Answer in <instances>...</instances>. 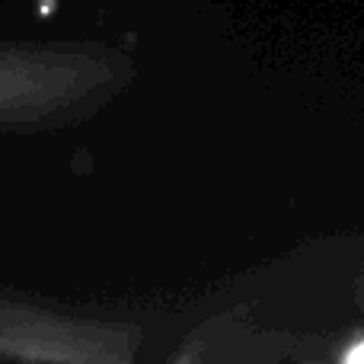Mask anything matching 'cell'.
Segmentation results:
<instances>
[{
	"mask_svg": "<svg viewBox=\"0 0 364 364\" xmlns=\"http://www.w3.org/2000/svg\"><path fill=\"white\" fill-rule=\"evenodd\" d=\"M339 358L352 361V364H364V336H355V339L339 352Z\"/></svg>",
	"mask_w": 364,
	"mask_h": 364,
	"instance_id": "obj_3",
	"label": "cell"
},
{
	"mask_svg": "<svg viewBox=\"0 0 364 364\" xmlns=\"http://www.w3.org/2000/svg\"><path fill=\"white\" fill-rule=\"evenodd\" d=\"M138 339V329L122 323L64 316L0 297V361L128 364Z\"/></svg>",
	"mask_w": 364,
	"mask_h": 364,
	"instance_id": "obj_2",
	"label": "cell"
},
{
	"mask_svg": "<svg viewBox=\"0 0 364 364\" xmlns=\"http://www.w3.org/2000/svg\"><path fill=\"white\" fill-rule=\"evenodd\" d=\"M128 77L115 51L0 45V128H45L100 106Z\"/></svg>",
	"mask_w": 364,
	"mask_h": 364,
	"instance_id": "obj_1",
	"label": "cell"
}]
</instances>
